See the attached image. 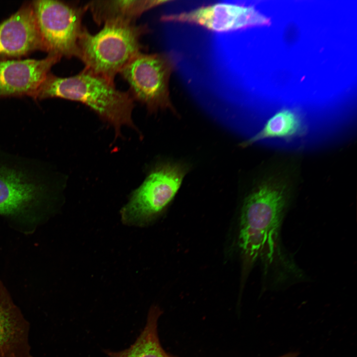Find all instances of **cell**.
Returning <instances> with one entry per match:
<instances>
[{"label": "cell", "instance_id": "obj_12", "mask_svg": "<svg viewBox=\"0 0 357 357\" xmlns=\"http://www.w3.org/2000/svg\"><path fill=\"white\" fill-rule=\"evenodd\" d=\"M170 0H92L84 4L98 25L110 21L135 23L144 12Z\"/></svg>", "mask_w": 357, "mask_h": 357}, {"label": "cell", "instance_id": "obj_7", "mask_svg": "<svg viewBox=\"0 0 357 357\" xmlns=\"http://www.w3.org/2000/svg\"><path fill=\"white\" fill-rule=\"evenodd\" d=\"M165 22L193 24L209 31L226 33L269 24L270 20L254 7L221 3L202 6L189 11L166 14Z\"/></svg>", "mask_w": 357, "mask_h": 357}, {"label": "cell", "instance_id": "obj_14", "mask_svg": "<svg viewBox=\"0 0 357 357\" xmlns=\"http://www.w3.org/2000/svg\"><path fill=\"white\" fill-rule=\"evenodd\" d=\"M162 312L157 306L151 307L146 325L135 342L123 350H104L109 357H172L164 350L158 334V320Z\"/></svg>", "mask_w": 357, "mask_h": 357}, {"label": "cell", "instance_id": "obj_4", "mask_svg": "<svg viewBox=\"0 0 357 357\" xmlns=\"http://www.w3.org/2000/svg\"><path fill=\"white\" fill-rule=\"evenodd\" d=\"M175 68V60L168 54L140 52L119 73L129 85L128 92L133 100L145 105L148 111H174L169 81Z\"/></svg>", "mask_w": 357, "mask_h": 357}, {"label": "cell", "instance_id": "obj_10", "mask_svg": "<svg viewBox=\"0 0 357 357\" xmlns=\"http://www.w3.org/2000/svg\"><path fill=\"white\" fill-rule=\"evenodd\" d=\"M0 357H33L29 323L0 281Z\"/></svg>", "mask_w": 357, "mask_h": 357}, {"label": "cell", "instance_id": "obj_11", "mask_svg": "<svg viewBox=\"0 0 357 357\" xmlns=\"http://www.w3.org/2000/svg\"><path fill=\"white\" fill-rule=\"evenodd\" d=\"M44 189L25 174L0 166V214L23 213L40 202Z\"/></svg>", "mask_w": 357, "mask_h": 357}, {"label": "cell", "instance_id": "obj_15", "mask_svg": "<svg viewBox=\"0 0 357 357\" xmlns=\"http://www.w3.org/2000/svg\"><path fill=\"white\" fill-rule=\"evenodd\" d=\"M298 353L296 352L289 353L279 357H297Z\"/></svg>", "mask_w": 357, "mask_h": 357}, {"label": "cell", "instance_id": "obj_3", "mask_svg": "<svg viewBox=\"0 0 357 357\" xmlns=\"http://www.w3.org/2000/svg\"><path fill=\"white\" fill-rule=\"evenodd\" d=\"M96 34L84 27L78 41V57L84 69L114 82L116 75L144 49L143 36L148 25L121 21L105 22Z\"/></svg>", "mask_w": 357, "mask_h": 357}, {"label": "cell", "instance_id": "obj_13", "mask_svg": "<svg viewBox=\"0 0 357 357\" xmlns=\"http://www.w3.org/2000/svg\"><path fill=\"white\" fill-rule=\"evenodd\" d=\"M308 130L301 115L297 110L285 108L271 116L257 133L241 142L246 148L266 139H281L291 141L305 136Z\"/></svg>", "mask_w": 357, "mask_h": 357}, {"label": "cell", "instance_id": "obj_6", "mask_svg": "<svg viewBox=\"0 0 357 357\" xmlns=\"http://www.w3.org/2000/svg\"><path fill=\"white\" fill-rule=\"evenodd\" d=\"M32 4L47 53L77 58L85 5L52 0H34Z\"/></svg>", "mask_w": 357, "mask_h": 357}, {"label": "cell", "instance_id": "obj_16", "mask_svg": "<svg viewBox=\"0 0 357 357\" xmlns=\"http://www.w3.org/2000/svg\"></svg>", "mask_w": 357, "mask_h": 357}, {"label": "cell", "instance_id": "obj_2", "mask_svg": "<svg viewBox=\"0 0 357 357\" xmlns=\"http://www.w3.org/2000/svg\"><path fill=\"white\" fill-rule=\"evenodd\" d=\"M60 98L80 102L111 124L116 135L122 126L134 127L132 113L134 100L114 82L84 69L78 74L60 77L49 72L40 85L33 99Z\"/></svg>", "mask_w": 357, "mask_h": 357}, {"label": "cell", "instance_id": "obj_9", "mask_svg": "<svg viewBox=\"0 0 357 357\" xmlns=\"http://www.w3.org/2000/svg\"><path fill=\"white\" fill-rule=\"evenodd\" d=\"M61 59L48 54L41 60H0V99L25 96L33 99L51 68Z\"/></svg>", "mask_w": 357, "mask_h": 357}, {"label": "cell", "instance_id": "obj_1", "mask_svg": "<svg viewBox=\"0 0 357 357\" xmlns=\"http://www.w3.org/2000/svg\"><path fill=\"white\" fill-rule=\"evenodd\" d=\"M289 177L268 171L245 197L241 208L239 245L252 260L271 263L277 250L280 229L292 192Z\"/></svg>", "mask_w": 357, "mask_h": 357}, {"label": "cell", "instance_id": "obj_5", "mask_svg": "<svg viewBox=\"0 0 357 357\" xmlns=\"http://www.w3.org/2000/svg\"><path fill=\"white\" fill-rule=\"evenodd\" d=\"M186 173V168L179 164L166 163L154 168L121 208L122 223L136 227L149 223L174 198Z\"/></svg>", "mask_w": 357, "mask_h": 357}, {"label": "cell", "instance_id": "obj_8", "mask_svg": "<svg viewBox=\"0 0 357 357\" xmlns=\"http://www.w3.org/2000/svg\"><path fill=\"white\" fill-rule=\"evenodd\" d=\"M37 51L47 53L32 1L27 2L0 23V60L20 58Z\"/></svg>", "mask_w": 357, "mask_h": 357}]
</instances>
